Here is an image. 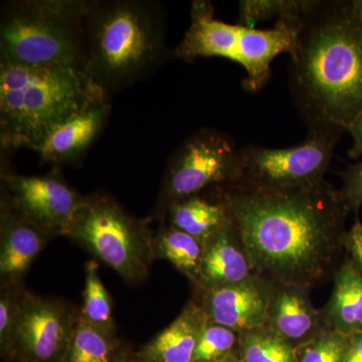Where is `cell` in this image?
Instances as JSON below:
<instances>
[{
	"mask_svg": "<svg viewBox=\"0 0 362 362\" xmlns=\"http://www.w3.org/2000/svg\"><path fill=\"white\" fill-rule=\"evenodd\" d=\"M98 271L99 266L96 262L89 261L86 264L84 302L80 314L93 325L116 334L110 294L105 288Z\"/></svg>",
	"mask_w": 362,
	"mask_h": 362,
	"instance_id": "cell-24",
	"label": "cell"
},
{
	"mask_svg": "<svg viewBox=\"0 0 362 362\" xmlns=\"http://www.w3.org/2000/svg\"><path fill=\"white\" fill-rule=\"evenodd\" d=\"M211 2L195 0L190 25L176 47L175 56L183 61L220 57L240 64L246 71L243 87L257 93L270 80L272 62L283 52L291 54L301 21H277L269 30L228 25L214 18Z\"/></svg>",
	"mask_w": 362,
	"mask_h": 362,
	"instance_id": "cell-6",
	"label": "cell"
},
{
	"mask_svg": "<svg viewBox=\"0 0 362 362\" xmlns=\"http://www.w3.org/2000/svg\"><path fill=\"white\" fill-rule=\"evenodd\" d=\"M238 354L242 362H297L291 345L266 325L240 332Z\"/></svg>",
	"mask_w": 362,
	"mask_h": 362,
	"instance_id": "cell-22",
	"label": "cell"
},
{
	"mask_svg": "<svg viewBox=\"0 0 362 362\" xmlns=\"http://www.w3.org/2000/svg\"><path fill=\"white\" fill-rule=\"evenodd\" d=\"M313 0H240L238 25L256 26L267 21H299L308 11Z\"/></svg>",
	"mask_w": 362,
	"mask_h": 362,
	"instance_id": "cell-23",
	"label": "cell"
},
{
	"mask_svg": "<svg viewBox=\"0 0 362 362\" xmlns=\"http://www.w3.org/2000/svg\"><path fill=\"white\" fill-rule=\"evenodd\" d=\"M192 299L202 307L209 323L237 331L265 325L271 282L254 274L242 282L209 289H194Z\"/></svg>",
	"mask_w": 362,
	"mask_h": 362,
	"instance_id": "cell-12",
	"label": "cell"
},
{
	"mask_svg": "<svg viewBox=\"0 0 362 362\" xmlns=\"http://www.w3.org/2000/svg\"><path fill=\"white\" fill-rule=\"evenodd\" d=\"M80 310L68 302L25 290L14 335L13 359L64 362Z\"/></svg>",
	"mask_w": 362,
	"mask_h": 362,
	"instance_id": "cell-10",
	"label": "cell"
},
{
	"mask_svg": "<svg viewBox=\"0 0 362 362\" xmlns=\"http://www.w3.org/2000/svg\"><path fill=\"white\" fill-rule=\"evenodd\" d=\"M343 132L338 128H310L306 139L295 146L243 147L239 183L258 188H285L320 182Z\"/></svg>",
	"mask_w": 362,
	"mask_h": 362,
	"instance_id": "cell-9",
	"label": "cell"
},
{
	"mask_svg": "<svg viewBox=\"0 0 362 362\" xmlns=\"http://www.w3.org/2000/svg\"><path fill=\"white\" fill-rule=\"evenodd\" d=\"M110 112L106 101L71 117L52 129L35 152L42 161L56 165L75 163L103 129Z\"/></svg>",
	"mask_w": 362,
	"mask_h": 362,
	"instance_id": "cell-16",
	"label": "cell"
},
{
	"mask_svg": "<svg viewBox=\"0 0 362 362\" xmlns=\"http://www.w3.org/2000/svg\"><path fill=\"white\" fill-rule=\"evenodd\" d=\"M109 101L83 66L0 63V140L6 150L39 148L71 117Z\"/></svg>",
	"mask_w": 362,
	"mask_h": 362,
	"instance_id": "cell-3",
	"label": "cell"
},
{
	"mask_svg": "<svg viewBox=\"0 0 362 362\" xmlns=\"http://www.w3.org/2000/svg\"><path fill=\"white\" fill-rule=\"evenodd\" d=\"M156 259H165L195 286L201 273L204 243L162 221L154 233Z\"/></svg>",
	"mask_w": 362,
	"mask_h": 362,
	"instance_id": "cell-20",
	"label": "cell"
},
{
	"mask_svg": "<svg viewBox=\"0 0 362 362\" xmlns=\"http://www.w3.org/2000/svg\"><path fill=\"white\" fill-rule=\"evenodd\" d=\"M230 218L221 187H216L175 202L163 221L204 243Z\"/></svg>",
	"mask_w": 362,
	"mask_h": 362,
	"instance_id": "cell-19",
	"label": "cell"
},
{
	"mask_svg": "<svg viewBox=\"0 0 362 362\" xmlns=\"http://www.w3.org/2000/svg\"><path fill=\"white\" fill-rule=\"evenodd\" d=\"M123 347L115 333L93 325L80 314L64 362H113Z\"/></svg>",
	"mask_w": 362,
	"mask_h": 362,
	"instance_id": "cell-21",
	"label": "cell"
},
{
	"mask_svg": "<svg viewBox=\"0 0 362 362\" xmlns=\"http://www.w3.org/2000/svg\"><path fill=\"white\" fill-rule=\"evenodd\" d=\"M240 148L220 131L202 128L169 157L152 216L163 221L169 207L192 195L242 180Z\"/></svg>",
	"mask_w": 362,
	"mask_h": 362,
	"instance_id": "cell-8",
	"label": "cell"
},
{
	"mask_svg": "<svg viewBox=\"0 0 362 362\" xmlns=\"http://www.w3.org/2000/svg\"><path fill=\"white\" fill-rule=\"evenodd\" d=\"M252 270L311 292L333 281L343 255L349 211L325 180L303 187H221Z\"/></svg>",
	"mask_w": 362,
	"mask_h": 362,
	"instance_id": "cell-1",
	"label": "cell"
},
{
	"mask_svg": "<svg viewBox=\"0 0 362 362\" xmlns=\"http://www.w3.org/2000/svg\"><path fill=\"white\" fill-rule=\"evenodd\" d=\"M239 341L240 332L209 322L199 337L192 362L221 361L238 351Z\"/></svg>",
	"mask_w": 362,
	"mask_h": 362,
	"instance_id": "cell-26",
	"label": "cell"
},
{
	"mask_svg": "<svg viewBox=\"0 0 362 362\" xmlns=\"http://www.w3.org/2000/svg\"><path fill=\"white\" fill-rule=\"evenodd\" d=\"M341 187L338 188L349 213H357L362 206V160L350 164L340 173Z\"/></svg>",
	"mask_w": 362,
	"mask_h": 362,
	"instance_id": "cell-28",
	"label": "cell"
},
{
	"mask_svg": "<svg viewBox=\"0 0 362 362\" xmlns=\"http://www.w3.org/2000/svg\"><path fill=\"white\" fill-rule=\"evenodd\" d=\"M254 274L242 235L230 216L204 240L201 273L194 289L235 284Z\"/></svg>",
	"mask_w": 362,
	"mask_h": 362,
	"instance_id": "cell-15",
	"label": "cell"
},
{
	"mask_svg": "<svg viewBox=\"0 0 362 362\" xmlns=\"http://www.w3.org/2000/svg\"><path fill=\"white\" fill-rule=\"evenodd\" d=\"M65 235L110 266L128 284L146 280L156 259L149 221L136 218L113 197L100 192L84 197Z\"/></svg>",
	"mask_w": 362,
	"mask_h": 362,
	"instance_id": "cell-7",
	"label": "cell"
},
{
	"mask_svg": "<svg viewBox=\"0 0 362 362\" xmlns=\"http://www.w3.org/2000/svg\"><path fill=\"white\" fill-rule=\"evenodd\" d=\"M326 329L344 335L362 331V272L349 255L333 278V290L320 310Z\"/></svg>",
	"mask_w": 362,
	"mask_h": 362,
	"instance_id": "cell-18",
	"label": "cell"
},
{
	"mask_svg": "<svg viewBox=\"0 0 362 362\" xmlns=\"http://www.w3.org/2000/svg\"><path fill=\"white\" fill-rule=\"evenodd\" d=\"M344 247L346 254L362 272V223L358 218L345 233Z\"/></svg>",
	"mask_w": 362,
	"mask_h": 362,
	"instance_id": "cell-29",
	"label": "cell"
},
{
	"mask_svg": "<svg viewBox=\"0 0 362 362\" xmlns=\"http://www.w3.org/2000/svg\"><path fill=\"white\" fill-rule=\"evenodd\" d=\"M346 337V347L342 362H362V331Z\"/></svg>",
	"mask_w": 362,
	"mask_h": 362,
	"instance_id": "cell-31",
	"label": "cell"
},
{
	"mask_svg": "<svg viewBox=\"0 0 362 362\" xmlns=\"http://www.w3.org/2000/svg\"><path fill=\"white\" fill-rule=\"evenodd\" d=\"M85 68L109 95L147 77L168 54L165 16L145 0L90 1Z\"/></svg>",
	"mask_w": 362,
	"mask_h": 362,
	"instance_id": "cell-4",
	"label": "cell"
},
{
	"mask_svg": "<svg viewBox=\"0 0 362 362\" xmlns=\"http://www.w3.org/2000/svg\"><path fill=\"white\" fill-rule=\"evenodd\" d=\"M207 323L202 307L190 300L170 325L136 354V362H192Z\"/></svg>",
	"mask_w": 362,
	"mask_h": 362,
	"instance_id": "cell-17",
	"label": "cell"
},
{
	"mask_svg": "<svg viewBox=\"0 0 362 362\" xmlns=\"http://www.w3.org/2000/svg\"><path fill=\"white\" fill-rule=\"evenodd\" d=\"M89 2L25 0L6 4L0 21V63L85 68Z\"/></svg>",
	"mask_w": 362,
	"mask_h": 362,
	"instance_id": "cell-5",
	"label": "cell"
},
{
	"mask_svg": "<svg viewBox=\"0 0 362 362\" xmlns=\"http://www.w3.org/2000/svg\"><path fill=\"white\" fill-rule=\"evenodd\" d=\"M290 59V90L308 129L346 131L362 111V23L354 1L313 0Z\"/></svg>",
	"mask_w": 362,
	"mask_h": 362,
	"instance_id": "cell-2",
	"label": "cell"
},
{
	"mask_svg": "<svg viewBox=\"0 0 362 362\" xmlns=\"http://www.w3.org/2000/svg\"><path fill=\"white\" fill-rule=\"evenodd\" d=\"M113 362H130L129 354H128L125 347H123V349L121 350L120 354L117 356L115 361Z\"/></svg>",
	"mask_w": 362,
	"mask_h": 362,
	"instance_id": "cell-32",
	"label": "cell"
},
{
	"mask_svg": "<svg viewBox=\"0 0 362 362\" xmlns=\"http://www.w3.org/2000/svg\"><path fill=\"white\" fill-rule=\"evenodd\" d=\"M271 282L265 325L296 349L318 337L325 327L310 292L290 283Z\"/></svg>",
	"mask_w": 362,
	"mask_h": 362,
	"instance_id": "cell-14",
	"label": "cell"
},
{
	"mask_svg": "<svg viewBox=\"0 0 362 362\" xmlns=\"http://www.w3.org/2000/svg\"><path fill=\"white\" fill-rule=\"evenodd\" d=\"M54 239L35 221L18 211L1 189L0 199V281L1 284L21 283L26 272Z\"/></svg>",
	"mask_w": 362,
	"mask_h": 362,
	"instance_id": "cell-13",
	"label": "cell"
},
{
	"mask_svg": "<svg viewBox=\"0 0 362 362\" xmlns=\"http://www.w3.org/2000/svg\"><path fill=\"white\" fill-rule=\"evenodd\" d=\"M346 132L351 136L352 146L350 147L349 154L352 158L362 157V111L349 124Z\"/></svg>",
	"mask_w": 362,
	"mask_h": 362,
	"instance_id": "cell-30",
	"label": "cell"
},
{
	"mask_svg": "<svg viewBox=\"0 0 362 362\" xmlns=\"http://www.w3.org/2000/svg\"><path fill=\"white\" fill-rule=\"evenodd\" d=\"M346 339V335L325 328L310 342L295 349L297 362H342Z\"/></svg>",
	"mask_w": 362,
	"mask_h": 362,
	"instance_id": "cell-27",
	"label": "cell"
},
{
	"mask_svg": "<svg viewBox=\"0 0 362 362\" xmlns=\"http://www.w3.org/2000/svg\"><path fill=\"white\" fill-rule=\"evenodd\" d=\"M25 289L18 284H1L0 292V351L4 358L13 359L14 335L20 318Z\"/></svg>",
	"mask_w": 362,
	"mask_h": 362,
	"instance_id": "cell-25",
	"label": "cell"
},
{
	"mask_svg": "<svg viewBox=\"0 0 362 362\" xmlns=\"http://www.w3.org/2000/svg\"><path fill=\"white\" fill-rule=\"evenodd\" d=\"M1 185L13 206L54 238L65 235L85 197L57 169L42 176L6 173Z\"/></svg>",
	"mask_w": 362,
	"mask_h": 362,
	"instance_id": "cell-11",
	"label": "cell"
},
{
	"mask_svg": "<svg viewBox=\"0 0 362 362\" xmlns=\"http://www.w3.org/2000/svg\"><path fill=\"white\" fill-rule=\"evenodd\" d=\"M214 362H242L240 361L239 354L238 351L233 352L232 354L225 357V358L221 359V361H214Z\"/></svg>",
	"mask_w": 362,
	"mask_h": 362,
	"instance_id": "cell-33",
	"label": "cell"
},
{
	"mask_svg": "<svg viewBox=\"0 0 362 362\" xmlns=\"http://www.w3.org/2000/svg\"><path fill=\"white\" fill-rule=\"evenodd\" d=\"M354 1V6L356 8L357 16L362 23V0H352Z\"/></svg>",
	"mask_w": 362,
	"mask_h": 362,
	"instance_id": "cell-34",
	"label": "cell"
}]
</instances>
